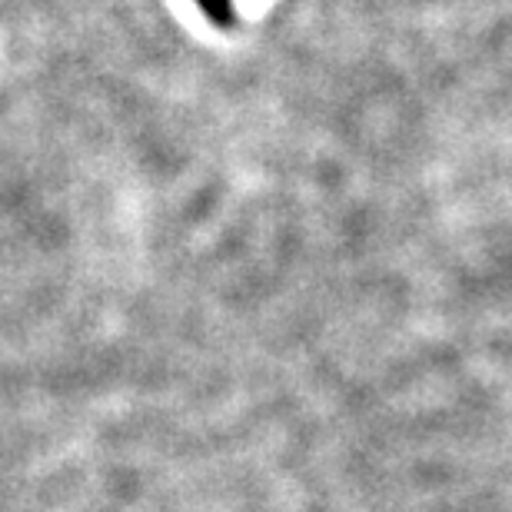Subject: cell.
I'll return each mask as SVG.
<instances>
[{
	"instance_id": "obj_1",
	"label": "cell",
	"mask_w": 512,
	"mask_h": 512,
	"mask_svg": "<svg viewBox=\"0 0 512 512\" xmlns=\"http://www.w3.org/2000/svg\"><path fill=\"white\" fill-rule=\"evenodd\" d=\"M193 4L200 7V14L207 17L213 27H220V30L237 27V7H233V0H193Z\"/></svg>"
}]
</instances>
